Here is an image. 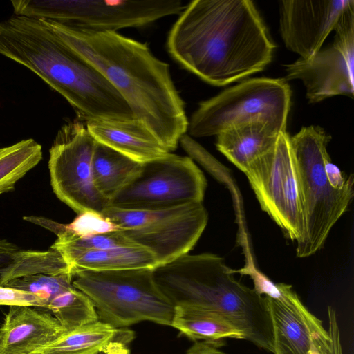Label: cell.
<instances>
[{"label":"cell","mask_w":354,"mask_h":354,"mask_svg":"<svg viewBox=\"0 0 354 354\" xmlns=\"http://www.w3.org/2000/svg\"><path fill=\"white\" fill-rule=\"evenodd\" d=\"M166 46L183 68L222 86L261 71L275 45L250 0H194L172 26Z\"/></svg>","instance_id":"obj_1"},{"label":"cell","mask_w":354,"mask_h":354,"mask_svg":"<svg viewBox=\"0 0 354 354\" xmlns=\"http://www.w3.org/2000/svg\"><path fill=\"white\" fill-rule=\"evenodd\" d=\"M40 19L110 82L134 119L143 123L169 152L177 148L187 133L188 120L168 64L157 58L146 44L117 32Z\"/></svg>","instance_id":"obj_2"},{"label":"cell","mask_w":354,"mask_h":354,"mask_svg":"<svg viewBox=\"0 0 354 354\" xmlns=\"http://www.w3.org/2000/svg\"><path fill=\"white\" fill-rule=\"evenodd\" d=\"M0 54L37 74L68 101L81 121L134 119L110 82L40 19L15 15L1 21Z\"/></svg>","instance_id":"obj_3"},{"label":"cell","mask_w":354,"mask_h":354,"mask_svg":"<svg viewBox=\"0 0 354 354\" xmlns=\"http://www.w3.org/2000/svg\"><path fill=\"white\" fill-rule=\"evenodd\" d=\"M234 270L217 254H186L156 266L153 274L174 306L188 304L218 312L242 331L245 339L273 353L265 297L236 280Z\"/></svg>","instance_id":"obj_4"},{"label":"cell","mask_w":354,"mask_h":354,"mask_svg":"<svg viewBox=\"0 0 354 354\" xmlns=\"http://www.w3.org/2000/svg\"><path fill=\"white\" fill-rule=\"evenodd\" d=\"M330 139L322 127L313 125L304 127L290 137L305 219L304 235L296 247L299 258L311 256L323 247L353 197L354 181L336 188L327 176L326 164L330 160L327 145Z\"/></svg>","instance_id":"obj_5"},{"label":"cell","mask_w":354,"mask_h":354,"mask_svg":"<svg viewBox=\"0 0 354 354\" xmlns=\"http://www.w3.org/2000/svg\"><path fill=\"white\" fill-rule=\"evenodd\" d=\"M73 285L92 302L100 321L127 328L149 321L171 326L174 305L158 286L151 268L72 270Z\"/></svg>","instance_id":"obj_6"},{"label":"cell","mask_w":354,"mask_h":354,"mask_svg":"<svg viewBox=\"0 0 354 354\" xmlns=\"http://www.w3.org/2000/svg\"><path fill=\"white\" fill-rule=\"evenodd\" d=\"M291 90L283 78H252L201 102L188 121L189 136H216L234 126L263 120L286 131Z\"/></svg>","instance_id":"obj_7"},{"label":"cell","mask_w":354,"mask_h":354,"mask_svg":"<svg viewBox=\"0 0 354 354\" xmlns=\"http://www.w3.org/2000/svg\"><path fill=\"white\" fill-rule=\"evenodd\" d=\"M15 15L97 31L142 27L185 8L180 0L12 1Z\"/></svg>","instance_id":"obj_8"},{"label":"cell","mask_w":354,"mask_h":354,"mask_svg":"<svg viewBox=\"0 0 354 354\" xmlns=\"http://www.w3.org/2000/svg\"><path fill=\"white\" fill-rule=\"evenodd\" d=\"M102 214L132 243L149 250L158 266L188 254L208 221L203 203L158 210H127L109 206Z\"/></svg>","instance_id":"obj_9"},{"label":"cell","mask_w":354,"mask_h":354,"mask_svg":"<svg viewBox=\"0 0 354 354\" xmlns=\"http://www.w3.org/2000/svg\"><path fill=\"white\" fill-rule=\"evenodd\" d=\"M207 187L202 171L189 156L171 152L141 163L131 180L109 201L127 210H158L203 203Z\"/></svg>","instance_id":"obj_10"},{"label":"cell","mask_w":354,"mask_h":354,"mask_svg":"<svg viewBox=\"0 0 354 354\" xmlns=\"http://www.w3.org/2000/svg\"><path fill=\"white\" fill-rule=\"evenodd\" d=\"M290 136L281 132L274 146L244 172L259 203L287 238L299 242L305 219Z\"/></svg>","instance_id":"obj_11"},{"label":"cell","mask_w":354,"mask_h":354,"mask_svg":"<svg viewBox=\"0 0 354 354\" xmlns=\"http://www.w3.org/2000/svg\"><path fill=\"white\" fill-rule=\"evenodd\" d=\"M95 140L83 121L70 122L58 131L49 150L50 183L56 196L77 214H102L109 201L96 188L92 173Z\"/></svg>","instance_id":"obj_12"},{"label":"cell","mask_w":354,"mask_h":354,"mask_svg":"<svg viewBox=\"0 0 354 354\" xmlns=\"http://www.w3.org/2000/svg\"><path fill=\"white\" fill-rule=\"evenodd\" d=\"M333 43L312 58L286 66V80H300L306 98L316 103L335 95H354V1L350 0L335 26Z\"/></svg>","instance_id":"obj_13"},{"label":"cell","mask_w":354,"mask_h":354,"mask_svg":"<svg viewBox=\"0 0 354 354\" xmlns=\"http://www.w3.org/2000/svg\"><path fill=\"white\" fill-rule=\"evenodd\" d=\"M350 0H286L279 2L285 46L303 59L312 58L334 30Z\"/></svg>","instance_id":"obj_14"},{"label":"cell","mask_w":354,"mask_h":354,"mask_svg":"<svg viewBox=\"0 0 354 354\" xmlns=\"http://www.w3.org/2000/svg\"><path fill=\"white\" fill-rule=\"evenodd\" d=\"M265 300L272 323L274 354H329V333L304 304L292 308L268 297Z\"/></svg>","instance_id":"obj_15"},{"label":"cell","mask_w":354,"mask_h":354,"mask_svg":"<svg viewBox=\"0 0 354 354\" xmlns=\"http://www.w3.org/2000/svg\"><path fill=\"white\" fill-rule=\"evenodd\" d=\"M66 330L50 313L11 306L0 328V354H35Z\"/></svg>","instance_id":"obj_16"},{"label":"cell","mask_w":354,"mask_h":354,"mask_svg":"<svg viewBox=\"0 0 354 354\" xmlns=\"http://www.w3.org/2000/svg\"><path fill=\"white\" fill-rule=\"evenodd\" d=\"M94 140L140 163L169 151L150 130L136 119L94 120L85 122Z\"/></svg>","instance_id":"obj_17"},{"label":"cell","mask_w":354,"mask_h":354,"mask_svg":"<svg viewBox=\"0 0 354 354\" xmlns=\"http://www.w3.org/2000/svg\"><path fill=\"white\" fill-rule=\"evenodd\" d=\"M281 132L269 122L254 120L223 131L216 136V146L244 173L254 161L274 146Z\"/></svg>","instance_id":"obj_18"},{"label":"cell","mask_w":354,"mask_h":354,"mask_svg":"<svg viewBox=\"0 0 354 354\" xmlns=\"http://www.w3.org/2000/svg\"><path fill=\"white\" fill-rule=\"evenodd\" d=\"M171 326L194 342L223 344L225 339H245L242 331L224 315L192 305H175Z\"/></svg>","instance_id":"obj_19"},{"label":"cell","mask_w":354,"mask_h":354,"mask_svg":"<svg viewBox=\"0 0 354 354\" xmlns=\"http://www.w3.org/2000/svg\"><path fill=\"white\" fill-rule=\"evenodd\" d=\"M57 250L70 266L71 272L72 270L107 271L153 269L158 266L154 255L147 249L138 245L86 251Z\"/></svg>","instance_id":"obj_20"},{"label":"cell","mask_w":354,"mask_h":354,"mask_svg":"<svg viewBox=\"0 0 354 354\" xmlns=\"http://www.w3.org/2000/svg\"><path fill=\"white\" fill-rule=\"evenodd\" d=\"M133 338L127 328H115L98 320L65 332L37 354H95L114 342Z\"/></svg>","instance_id":"obj_21"},{"label":"cell","mask_w":354,"mask_h":354,"mask_svg":"<svg viewBox=\"0 0 354 354\" xmlns=\"http://www.w3.org/2000/svg\"><path fill=\"white\" fill-rule=\"evenodd\" d=\"M141 163L95 141L92 173L97 190L109 201L138 171Z\"/></svg>","instance_id":"obj_22"},{"label":"cell","mask_w":354,"mask_h":354,"mask_svg":"<svg viewBox=\"0 0 354 354\" xmlns=\"http://www.w3.org/2000/svg\"><path fill=\"white\" fill-rule=\"evenodd\" d=\"M41 159V145L32 138L0 147V194L12 191L17 182Z\"/></svg>","instance_id":"obj_23"},{"label":"cell","mask_w":354,"mask_h":354,"mask_svg":"<svg viewBox=\"0 0 354 354\" xmlns=\"http://www.w3.org/2000/svg\"><path fill=\"white\" fill-rule=\"evenodd\" d=\"M47 309L66 331L99 320L91 300L74 286L50 299Z\"/></svg>","instance_id":"obj_24"},{"label":"cell","mask_w":354,"mask_h":354,"mask_svg":"<svg viewBox=\"0 0 354 354\" xmlns=\"http://www.w3.org/2000/svg\"><path fill=\"white\" fill-rule=\"evenodd\" d=\"M24 219L51 230L57 236L70 234L77 236H85L120 230L113 222L102 214L95 212H86L78 214L77 217L69 224H61L45 218L36 216L24 217Z\"/></svg>","instance_id":"obj_25"},{"label":"cell","mask_w":354,"mask_h":354,"mask_svg":"<svg viewBox=\"0 0 354 354\" xmlns=\"http://www.w3.org/2000/svg\"><path fill=\"white\" fill-rule=\"evenodd\" d=\"M251 257H248L245 266L240 270H235V274L248 275L252 280L253 289L259 295L271 298L287 306L296 308L304 305L291 285L284 283H274L259 271L254 265Z\"/></svg>","instance_id":"obj_26"},{"label":"cell","mask_w":354,"mask_h":354,"mask_svg":"<svg viewBox=\"0 0 354 354\" xmlns=\"http://www.w3.org/2000/svg\"><path fill=\"white\" fill-rule=\"evenodd\" d=\"M3 286L36 295L49 302L55 296L73 285L71 273H64L24 276L10 280Z\"/></svg>","instance_id":"obj_27"},{"label":"cell","mask_w":354,"mask_h":354,"mask_svg":"<svg viewBox=\"0 0 354 354\" xmlns=\"http://www.w3.org/2000/svg\"><path fill=\"white\" fill-rule=\"evenodd\" d=\"M131 245H136L129 240L119 230L85 236L62 234L57 236V239L51 246L57 249L86 251Z\"/></svg>","instance_id":"obj_28"},{"label":"cell","mask_w":354,"mask_h":354,"mask_svg":"<svg viewBox=\"0 0 354 354\" xmlns=\"http://www.w3.org/2000/svg\"><path fill=\"white\" fill-rule=\"evenodd\" d=\"M48 301L36 295L0 286V306H28L47 308Z\"/></svg>","instance_id":"obj_29"},{"label":"cell","mask_w":354,"mask_h":354,"mask_svg":"<svg viewBox=\"0 0 354 354\" xmlns=\"http://www.w3.org/2000/svg\"><path fill=\"white\" fill-rule=\"evenodd\" d=\"M21 250L8 240H0V286L10 281L11 269Z\"/></svg>","instance_id":"obj_30"},{"label":"cell","mask_w":354,"mask_h":354,"mask_svg":"<svg viewBox=\"0 0 354 354\" xmlns=\"http://www.w3.org/2000/svg\"><path fill=\"white\" fill-rule=\"evenodd\" d=\"M328 328L330 339L329 354H344L341 340V333L337 321L336 310L331 306H328L327 310Z\"/></svg>","instance_id":"obj_31"},{"label":"cell","mask_w":354,"mask_h":354,"mask_svg":"<svg viewBox=\"0 0 354 354\" xmlns=\"http://www.w3.org/2000/svg\"><path fill=\"white\" fill-rule=\"evenodd\" d=\"M221 346L220 344L195 342L185 354H226L219 348Z\"/></svg>","instance_id":"obj_32"},{"label":"cell","mask_w":354,"mask_h":354,"mask_svg":"<svg viewBox=\"0 0 354 354\" xmlns=\"http://www.w3.org/2000/svg\"><path fill=\"white\" fill-rule=\"evenodd\" d=\"M131 342L122 340L114 342L105 350L95 354H129L128 345Z\"/></svg>","instance_id":"obj_33"},{"label":"cell","mask_w":354,"mask_h":354,"mask_svg":"<svg viewBox=\"0 0 354 354\" xmlns=\"http://www.w3.org/2000/svg\"><path fill=\"white\" fill-rule=\"evenodd\" d=\"M35 354H37V353H35Z\"/></svg>","instance_id":"obj_34"}]
</instances>
